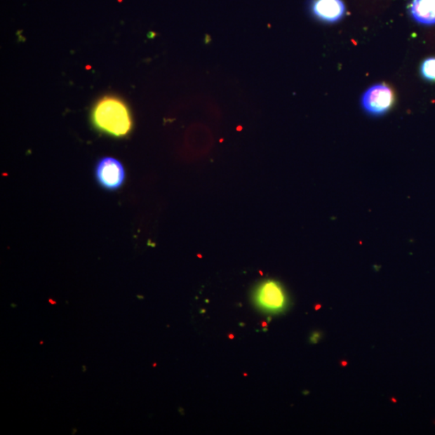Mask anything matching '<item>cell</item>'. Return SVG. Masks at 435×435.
I'll use <instances>...</instances> for the list:
<instances>
[{"label": "cell", "mask_w": 435, "mask_h": 435, "mask_svg": "<svg viewBox=\"0 0 435 435\" xmlns=\"http://www.w3.org/2000/svg\"><path fill=\"white\" fill-rule=\"evenodd\" d=\"M91 121L98 132L116 139L127 138L133 128L130 108L115 95L103 96L95 103Z\"/></svg>", "instance_id": "cell-1"}, {"label": "cell", "mask_w": 435, "mask_h": 435, "mask_svg": "<svg viewBox=\"0 0 435 435\" xmlns=\"http://www.w3.org/2000/svg\"><path fill=\"white\" fill-rule=\"evenodd\" d=\"M255 304L262 311L279 314L287 308L288 296L281 283L267 280L260 284L254 293Z\"/></svg>", "instance_id": "cell-2"}, {"label": "cell", "mask_w": 435, "mask_h": 435, "mask_svg": "<svg viewBox=\"0 0 435 435\" xmlns=\"http://www.w3.org/2000/svg\"><path fill=\"white\" fill-rule=\"evenodd\" d=\"M94 173L98 185L107 192H117L123 186L126 179L122 163L111 156L102 157L98 161Z\"/></svg>", "instance_id": "cell-3"}, {"label": "cell", "mask_w": 435, "mask_h": 435, "mask_svg": "<svg viewBox=\"0 0 435 435\" xmlns=\"http://www.w3.org/2000/svg\"><path fill=\"white\" fill-rule=\"evenodd\" d=\"M394 100V91L388 85L376 84L364 92L361 97V106L369 115L380 116L390 110Z\"/></svg>", "instance_id": "cell-4"}, {"label": "cell", "mask_w": 435, "mask_h": 435, "mask_svg": "<svg viewBox=\"0 0 435 435\" xmlns=\"http://www.w3.org/2000/svg\"><path fill=\"white\" fill-rule=\"evenodd\" d=\"M307 9L315 20L328 24L336 23L346 13L342 0H308Z\"/></svg>", "instance_id": "cell-5"}, {"label": "cell", "mask_w": 435, "mask_h": 435, "mask_svg": "<svg viewBox=\"0 0 435 435\" xmlns=\"http://www.w3.org/2000/svg\"><path fill=\"white\" fill-rule=\"evenodd\" d=\"M410 13L413 20L423 25H435V0H412Z\"/></svg>", "instance_id": "cell-6"}, {"label": "cell", "mask_w": 435, "mask_h": 435, "mask_svg": "<svg viewBox=\"0 0 435 435\" xmlns=\"http://www.w3.org/2000/svg\"><path fill=\"white\" fill-rule=\"evenodd\" d=\"M420 72L426 80L435 81V57L424 60L421 65Z\"/></svg>", "instance_id": "cell-7"}, {"label": "cell", "mask_w": 435, "mask_h": 435, "mask_svg": "<svg viewBox=\"0 0 435 435\" xmlns=\"http://www.w3.org/2000/svg\"><path fill=\"white\" fill-rule=\"evenodd\" d=\"M321 339V333H313V335L311 337V342H313V344H317V342L319 341V340Z\"/></svg>", "instance_id": "cell-8"}, {"label": "cell", "mask_w": 435, "mask_h": 435, "mask_svg": "<svg viewBox=\"0 0 435 435\" xmlns=\"http://www.w3.org/2000/svg\"><path fill=\"white\" fill-rule=\"evenodd\" d=\"M83 373H85L86 371V366H83Z\"/></svg>", "instance_id": "cell-9"}, {"label": "cell", "mask_w": 435, "mask_h": 435, "mask_svg": "<svg viewBox=\"0 0 435 435\" xmlns=\"http://www.w3.org/2000/svg\"><path fill=\"white\" fill-rule=\"evenodd\" d=\"M50 302H51V304H56V302H53V301H52V300H50Z\"/></svg>", "instance_id": "cell-10"}]
</instances>
